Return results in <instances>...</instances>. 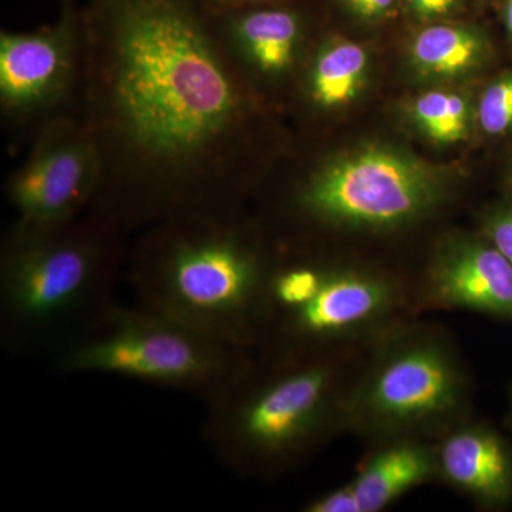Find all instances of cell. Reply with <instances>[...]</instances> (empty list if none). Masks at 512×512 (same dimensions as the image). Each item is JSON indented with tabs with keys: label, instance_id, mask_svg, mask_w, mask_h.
<instances>
[{
	"label": "cell",
	"instance_id": "6da1fadb",
	"mask_svg": "<svg viewBox=\"0 0 512 512\" xmlns=\"http://www.w3.org/2000/svg\"><path fill=\"white\" fill-rule=\"evenodd\" d=\"M82 120L99 151L89 212L128 235L244 208L266 170L265 110L207 0H87Z\"/></svg>",
	"mask_w": 512,
	"mask_h": 512
},
{
	"label": "cell",
	"instance_id": "7a4b0ae2",
	"mask_svg": "<svg viewBox=\"0 0 512 512\" xmlns=\"http://www.w3.org/2000/svg\"><path fill=\"white\" fill-rule=\"evenodd\" d=\"M244 208L157 222L134 234L126 271L136 301L255 353L276 254Z\"/></svg>",
	"mask_w": 512,
	"mask_h": 512
},
{
	"label": "cell",
	"instance_id": "3957f363",
	"mask_svg": "<svg viewBox=\"0 0 512 512\" xmlns=\"http://www.w3.org/2000/svg\"><path fill=\"white\" fill-rule=\"evenodd\" d=\"M349 383L342 352L295 359L254 353L205 402L202 437L238 476H281L343 430Z\"/></svg>",
	"mask_w": 512,
	"mask_h": 512
},
{
	"label": "cell",
	"instance_id": "277c9868",
	"mask_svg": "<svg viewBox=\"0 0 512 512\" xmlns=\"http://www.w3.org/2000/svg\"><path fill=\"white\" fill-rule=\"evenodd\" d=\"M128 234L87 211L64 227H9L0 244V339L15 353L53 349L114 302Z\"/></svg>",
	"mask_w": 512,
	"mask_h": 512
},
{
	"label": "cell",
	"instance_id": "5b68a950",
	"mask_svg": "<svg viewBox=\"0 0 512 512\" xmlns=\"http://www.w3.org/2000/svg\"><path fill=\"white\" fill-rule=\"evenodd\" d=\"M370 348L346 392L343 430L370 444L437 440L470 417V376L443 330L397 323Z\"/></svg>",
	"mask_w": 512,
	"mask_h": 512
},
{
	"label": "cell",
	"instance_id": "8992f818",
	"mask_svg": "<svg viewBox=\"0 0 512 512\" xmlns=\"http://www.w3.org/2000/svg\"><path fill=\"white\" fill-rule=\"evenodd\" d=\"M136 302L114 301L55 349L59 375H107L178 390L204 402L227 386L251 356Z\"/></svg>",
	"mask_w": 512,
	"mask_h": 512
},
{
	"label": "cell",
	"instance_id": "52a82bcc",
	"mask_svg": "<svg viewBox=\"0 0 512 512\" xmlns=\"http://www.w3.org/2000/svg\"><path fill=\"white\" fill-rule=\"evenodd\" d=\"M444 175L412 154L387 146L320 157L275 197L276 220L301 229L390 231L436 210Z\"/></svg>",
	"mask_w": 512,
	"mask_h": 512
},
{
	"label": "cell",
	"instance_id": "ba28073f",
	"mask_svg": "<svg viewBox=\"0 0 512 512\" xmlns=\"http://www.w3.org/2000/svg\"><path fill=\"white\" fill-rule=\"evenodd\" d=\"M86 33L83 6L60 0L52 25L0 33V116L13 143H30L55 121L82 119Z\"/></svg>",
	"mask_w": 512,
	"mask_h": 512
},
{
	"label": "cell",
	"instance_id": "9c48e42d",
	"mask_svg": "<svg viewBox=\"0 0 512 512\" xmlns=\"http://www.w3.org/2000/svg\"><path fill=\"white\" fill-rule=\"evenodd\" d=\"M404 302L403 288L387 276L322 262L315 291L305 302L271 315L255 353L295 359L375 342L399 323Z\"/></svg>",
	"mask_w": 512,
	"mask_h": 512
},
{
	"label": "cell",
	"instance_id": "30bf717a",
	"mask_svg": "<svg viewBox=\"0 0 512 512\" xmlns=\"http://www.w3.org/2000/svg\"><path fill=\"white\" fill-rule=\"evenodd\" d=\"M100 174L99 151L80 117L47 124L6 180L5 195L16 212L10 227L39 232L77 220L92 205Z\"/></svg>",
	"mask_w": 512,
	"mask_h": 512
},
{
	"label": "cell",
	"instance_id": "8fae6325",
	"mask_svg": "<svg viewBox=\"0 0 512 512\" xmlns=\"http://www.w3.org/2000/svg\"><path fill=\"white\" fill-rule=\"evenodd\" d=\"M212 15L229 63L259 100L298 82L313 50L299 6L276 0Z\"/></svg>",
	"mask_w": 512,
	"mask_h": 512
},
{
	"label": "cell",
	"instance_id": "7c38bea8",
	"mask_svg": "<svg viewBox=\"0 0 512 512\" xmlns=\"http://www.w3.org/2000/svg\"><path fill=\"white\" fill-rule=\"evenodd\" d=\"M424 301L512 322V264L485 235H451L434 251Z\"/></svg>",
	"mask_w": 512,
	"mask_h": 512
},
{
	"label": "cell",
	"instance_id": "4fadbf2b",
	"mask_svg": "<svg viewBox=\"0 0 512 512\" xmlns=\"http://www.w3.org/2000/svg\"><path fill=\"white\" fill-rule=\"evenodd\" d=\"M437 481L478 507L512 505V444L484 421L468 419L436 440Z\"/></svg>",
	"mask_w": 512,
	"mask_h": 512
},
{
	"label": "cell",
	"instance_id": "5bb4252c",
	"mask_svg": "<svg viewBox=\"0 0 512 512\" xmlns=\"http://www.w3.org/2000/svg\"><path fill=\"white\" fill-rule=\"evenodd\" d=\"M436 480V440L399 437L372 444L350 484L362 512H382L414 488Z\"/></svg>",
	"mask_w": 512,
	"mask_h": 512
},
{
	"label": "cell",
	"instance_id": "9a60e30c",
	"mask_svg": "<svg viewBox=\"0 0 512 512\" xmlns=\"http://www.w3.org/2000/svg\"><path fill=\"white\" fill-rule=\"evenodd\" d=\"M367 69L369 55L359 43L322 40L313 47L296 82L299 104L312 116L342 110L362 89Z\"/></svg>",
	"mask_w": 512,
	"mask_h": 512
},
{
	"label": "cell",
	"instance_id": "2e32d148",
	"mask_svg": "<svg viewBox=\"0 0 512 512\" xmlns=\"http://www.w3.org/2000/svg\"><path fill=\"white\" fill-rule=\"evenodd\" d=\"M488 47L477 30L457 25H433L421 30L410 45V60L421 76L456 79L477 70Z\"/></svg>",
	"mask_w": 512,
	"mask_h": 512
},
{
	"label": "cell",
	"instance_id": "e0dca14e",
	"mask_svg": "<svg viewBox=\"0 0 512 512\" xmlns=\"http://www.w3.org/2000/svg\"><path fill=\"white\" fill-rule=\"evenodd\" d=\"M417 126L437 144H454L467 138L471 107L467 97L451 90H430L412 106Z\"/></svg>",
	"mask_w": 512,
	"mask_h": 512
},
{
	"label": "cell",
	"instance_id": "ac0fdd59",
	"mask_svg": "<svg viewBox=\"0 0 512 512\" xmlns=\"http://www.w3.org/2000/svg\"><path fill=\"white\" fill-rule=\"evenodd\" d=\"M477 120L488 136H503L512 130V72L494 80L478 101Z\"/></svg>",
	"mask_w": 512,
	"mask_h": 512
},
{
	"label": "cell",
	"instance_id": "d6986e66",
	"mask_svg": "<svg viewBox=\"0 0 512 512\" xmlns=\"http://www.w3.org/2000/svg\"><path fill=\"white\" fill-rule=\"evenodd\" d=\"M484 235L512 264V202L500 205L485 215Z\"/></svg>",
	"mask_w": 512,
	"mask_h": 512
},
{
	"label": "cell",
	"instance_id": "ffe728a7",
	"mask_svg": "<svg viewBox=\"0 0 512 512\" xmlns=\"http://www.w3.org/2000/svg\"><path fill=\"white\" fill-rule=\"evenodd\" d=\"M305 512H362L353 485H340L311 498L302 508Z\"/></svg>",
	"mask_w": 512,
	"mask_h": 512
},
{
	"label": "cell",
	"instance_id": "44dd1931",
	"mask_svg": "<svg viewBox=\"0 0 512 512\" xmlns=\"http://www.w3.org/2000/svg\"><path fill=\"white\" fill-rule=\"evenodd\" d=\"M343 2L359 18L369 20L384 18L397 5V0H343Z\"/></svg>",
	"mask_w": 512,
	"mask_h": 512
},
{
	"label": "cell",
	"instance_id": "7402d4cb",
	"mask_svg": "<svg viewBox=\"0 0 512 512\" xmlns=\"http://www.w3.org/2000/svg\"><path fill=\"white\" fill-rule=\"evenodd\" d=\"M414 15L424 20L444 18L457 9L458 0H409Z\"/></svg>",
	"mask_w": 512,
	"mask_h": 512
},
{
	"label": "cell",
	"instance_id": "603a6c76",
	"mask_svg": "<svg viewBox=\"0 0 512 512\" xmlns=\"http://www.w3.org/2000/svg\"><path fill=\"white\" fill-rule=\"evenodd\" d=\"M276 0H207L212 13L227 12V10L248 8V6L264 5Z\"/></svg>",
	"mask_w": 512,
	"mask_h": 512
},
{
	"label": "cell",
	"instance_id": "cb8c5ba5",
	"mask_svg": "<svg viewBox=\"0 0 512 512\" xmlns=\"http://www.w3.org/2000/svg\"><path fill=\"white\" fill-rule=\"evenodd\" d=\"M504 22L508 35L512 39V0H507V3H505Z\"/></svg>",
	"mask_w": 512,
	"mask_h": 512
},
{
	"label": "cell",
	"instance_id": "d4e9b609",
	"mask_svg": "<svg viewBox=\"0 0 512 512\" xmlns=\"http://www.w3.org/2000/svg\"><path fill=\"white\" fill-rule=\"evenodd\" d=\"M508 427H510V430L512 433V392H511V399H510V412H508Z\"/></svg>",
	"mask_w": 512,
	"mask_h": 512
},
{
	"label": "cell",
	"instance_id": "484cf974",
	"mask_svg": "<svg viewBox=\"0 0 512 512\" xmlns=\"http://www.w3.org/2000/svg\"><path fill=\"white\" fill-rule=\"evenodd\" d=\"M511 183H512V180H511Z\"/></svg>",
	"mask_w": 512,
	"mask_h": 512
}]
</instances>
